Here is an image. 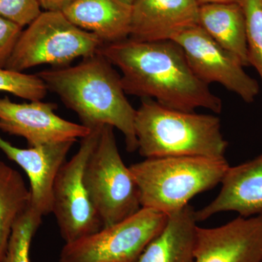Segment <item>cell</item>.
I'll return each mask as SVG.
<instances>
[{
	"label": "cell",
	"instance_id": "obj_11",
	"mask_svg": "<svg viewBox=\"0 0 262 262\" xmlns=\"http://www.w3.org/2000/svg\"><path fill=\"white\" fill-rule=\"evenodd\" d=\"M194 262H262V214L198 227Z\"/></svg>",
	"mask_w": 262,
	"mask_h": 262
},
{
	"label": "cell",
	"instance_id": "obj_22",
	"mask_svg": "<svg viewBox=\"0 0 262 262\" xmlns=\"http://www.w3.org/2000/svg\"><path fill=\"white\" fill-rule=\"evenodd\" d=\"M38 0H0V17L23 28L42 13Z\"/></svg>",
	"mask_w": 262,
	"mask_h": 262
},
{
	"label": "cell",
	"instance_id": "obj_7",
	"mask_svg": "<svg viewBox=\"0 0 262 262\" xmlns=\"http://www.w3.org/2000/svg\"><path fill=\"white\" fill-rule=\"evenodd\" d=\"M167 220L165 213L141 208L118 223L65 244L58 262H138Z\"/></svg>",
	"mask_w": 262,
	"mask_h": 262
},
{
	"label": "cell",
	"instance_id": "obj_2",
	"mask_svg": "<svg viewBox=\"0 0 262 262\" xmlns=\"http://www.w3.org/2000/svg\"><path fill=\"white\" fill-rule=\"evenodd\" d=\"M37 75L78 115L84 126L116 127L125 136L127 151L138 150L136 110L125 96L121 77L99 51L75 67L45 70Z\"/></svg>",
	"mask_w": 262,
	"mask_h": 262
},
{
	"label": "cell",
	"instance_id": "obj_17",
	"mask_svg": "<svg viewBox=\"0 0 262 262\" xmlns=\"http://www.w3.org/2000/svg\"><path fill=\"white\" fill-rule=\"evenodd\" d=\"M199 25L222 47L237 56L244 67L250 65L246 16L242 5L236 3L201 5Z\"/></svg>",
	"mask_w": 262,
	"mask_h": 262
},
{
	"label": "cell",
	"instance_id": "obj_9",
	"mask_svg": "<svg viewBox=\"0 0 262 262\" xmlns=\"http://www.w3.org/2000/svg\"><path fill=\"white\" fill-rule=\"evenodd\" d=\"M194 73L208 84L219 83L252 103L259 94L257 81L248 75L237 56L219 45L201 26L187 29L173 39Z\"/></svg>",
	"mask_w": 262,
	"mask_h": 262
},
{
	"label": "cell",
	"instance_id": "obj_20",
	"mask_svg": "<svg viewBox=\"0 0 262 262\" xmlns=\"http://www.w3.org/2000/svg\"><path fill=\"white\" fill-rule=\"evenodd\" d=\"M48 91L47 86L37 75L0 68V91L34 101H41Z\"/></svg>",
	"mask_w": 262,
	"mask_h": 262
},
{
	"label": "cell",
	"instance_id": "obj_1",
	"mask_svg": "<svg viewBox=\"0 0 262 262\" xmlns=\"http://www.w3.org/2000/svg\"><path fill=\"white\" fill-rule=\"evenodd\" d=\"M100 53L122 72L125 94L151 98L165 107L194 113L222 111V101L194 73L184 51L171 40L142 42L127 38L104 44Z\"/></svg>",
	"mask_w": 262,
	"mask_h": 262
},
{
	"label": "cell",
	"instance_id": "obj_5",
	"mask_svg": "<svg viewBox=\"0 0 262 262\" xmlns=\"http://www.w3.org/2000/svg\"><path fill=\"white\" fill-rule=\"evenodd\" d=\"M103 45L61 12L44 11L22 31L5 68L22 72L42 64L67 67L79 57L96 54Z\"/></svg>",
	"mask_w": 262,
	"mask_h": 262
},
{
	"label": "cell",
	"instance_id": "obj_14",
	"mask_svg": "<svg viewBox=\"0 0 262 262\" xmlns=\"http://www.w3.org/2000/svg\"><path fill=\"white\" fill-rule=\"evenodd\" d=\"M221 184L220 192L214 200L195 211L198 222L223 212H236L246 218L262 214V155L229 166Z\"/></svg>",
	"mask_w": 262,
	"mask_h": 262
},
{
	"label": "cell",
	"instance_id": "obj_3",
	"mask_svg": "<svg viewBox=\"0 0 262 262\" xmlns=\"http://www.w3.org/2000/svg\"><path fill=\"white\" fill-rule=\"evenodd\" d=\"M139 154L145 158L202 157L225 159L228 143L215 115L179 111L143 98L136 111Z\"/></svg>",
	"mask_w": 262,
	"mask_h": 262
},
{
	"label": "cell",
	"instance_id": "obj_27",
	"mask_svg": "<svg viewBox=\"0 0 262 262\" xmlns=\"http://www.w3.org/2000/svg\"><path fill=\"white\" fill-rule=\"evenodd\" d=\"M259 1H260V3H261V7H262V0H259Z\"/></svg>",
	"mask_w": 262,
	"mask_h": 262
},
{
	"label": "cell",
	"instance_id": "obj_4",
	"mask_svg": "<svg viewBox=\"0 0 262 262\" xmlns=\"http://www.w3.org/2000/svg\"><path fill=\"white\" fill-rule=\"evenodd\" d=\"M229 167L226 158L182 156L146 158L129 168L139 187L141 208L168 215L221 184Z\"/></svg>",
	"mask_w": 262,
	"mask_h": 262
},
{
	"label": "cell",
	"instance_id": "obj_6",
	"mask_svg": "<svg viewBox=\"0 0 262 262\" xmlns=\"http://www.w3.org/2000/svg\"><path fill=\"white\" fill-rule=\"evenodd\" d=\"M83 179L103 227L118 223L141 208L137 183L122 159L113 127L101 128L85 164Z\"/></svg>",
	"mask_w": 262,
	"mask_h": 262
},
{
	"label": "cell",
	"instance_id": "obj_13",
	"mask_svg": "<svg viewBox=\"0 0 262 262\" xmlns=\"http://www.w3.org/2000/svg\"><path fill=\"white\" fill-rule=\"evenodd\" d=\"M74 144L66 141L20 149L0 136V150L27 173L30 182L31 208L41 216L51 213L53 182Z\"/></svg>",
	"mask_w": 262,
	"mask_h": 262
},
{
	"label": "cell",
	"instance_id": "obj_23",
	"mask_svg": "<svg viewBox=\"0 0 262 262\" xmlns=\"http://www.w3.org/2000/svg\"><path fill=\"white\" fill-rule=\"evenodd\" d=\"M22 27L0 17V68H5L22 32Z\"/></svg>",
	"mask_w": 262,
	"mask_h": 262
},
{
	"label": "cell",
	"instance_id": "obj_12",
	"mask_svg": "<svg viewBox=\"0 0 262 262\" xmlns=\"http://www.w3.org/2000/svg\"><path fill=\"white\" fill-rule=\"evenodd\" d=\"M200 6L196 0H136L129 38L142 42L173 41L199 25Z\"/></svg>",
	"mask_w": 262,
	"mask_h": 262
},
{
	"label": "cell",
	"instance_id": "obj_8",
	"mask_svg": "<svg viewBox=\"0 0 262 262\" xmlns=\"http://www.w3.org/2000/svg\"><path fill=\"white\" fill-rule=\"evenodd\" d=\"M102 127L91 129L89 135L82 138L78 151L62 165L53 182L51 213L65 244L103 227L83 179L85 164L97 144Z\"/></svg>",
	"mask_w": 262,
	"mask_h": 262
},
{
	"label": "cell",
	"instance_id": "obj_19",
	"mask_svg": "<svg viewBox=\"0 0 262 262\" xmlns=\"http://www.w3.org/2000/svg\"><path fill=\"white\" fill-rule=\"evenodd\" d=\"M42 220V216L30 206L17 221L12 230L4 262H30L31 244Z\"/></svg>",
	"mask_w": 262,
	"mask_h": 262
},
{
	"label": "cell",
	"instance_id": "obj_21",
	"mask_svg": "<svg viewBox=\"0 0 262 262\" xmlns=\"http://www.w3.org/2000/svg\"><path fill=\"white\" fill-rule=\"evenodd\" d=\"M247 29L248 61L257 71L262 81V7L259 0L243 3Z\"/></svg>",
	"mask_w": 262,
	"mask_h": 262
},
{
	"label": "cell",
	"instance_id": "obj_26",
	"mask_svg": "<svg viewBox=\"0 0 262 262\" xmlns=\"http://www.w3.org/2000/svg\"><path fill=\"white\" fill-rule=\"evenodd\" d=\"M120 1L122 2V3H125V4L132 5L134 4V2H135L136 0H120Z\"/></svg>",
	"mask_w": 262,
	"mask_h": 262
},
{
	"label": "cell",
	"instance_id": "obj_15",
	"mask_svg": "<svg viewBox=\"0 0 262 262\" xmlns=\"http://www.w3.org/2000/svg\"><path fill=\"white\" fill-rule=\"evenodd\" d=\"M62 13L72 24L97 36L103 44L130 36L132 5L120 0H75Z\"/></svg>",
	"mask_w": 262,
	"mask_h": 262
},
{
	"label": "cell",
	"instance_id": "obj_24",
	"mask_svg": "<svg viewBox=\"0 0 262 262\" xmlns=\"http://www.w3.org/2000/svg\"><path fill=\"white\" fill-rule=\"evenodd\" d=\"M45 11L63 12L75 0H38Z\"/></svg>",
	"mask_w": 262,
	"mask_h": 262
},
{
	"label": "cell",
	"instance_id": "obj_16",
	"mask_svg": "<svg viewBox=\"0 0 262 262\" xmlns=\"http://www.w3.org/2000/svg\"><path fill=\"white\" fill-rule=\"evenodd\" d=\"M198 220L190 205L168 215L166 225L138 262H194Z\"/></svg>",
	"mask_w": 262,
	"mask_h": 262
},
{
	"label": "cell",
	"instance_id": "obj_10",
	"mask_svg": "<svg viewBox=\"0 0 262 262\" xmlns=\"http://www.w3.org/2000/svg\"><path fill=\"white\" fill-rule=\"evenodd\" d=\"M56 103L41 101L17 103L0 98V130L20 136L29 147L74 141L89 135L91 129L66 120L55 113Z\"/></svg>",
	"mask_w": 262,
	"mask_h": 262
},
{
	"label": "cell",
	"instance_id": "obj_25",
	"mask_svg": "<svg viewBox=\"0 0 262 262\" xmlns=\"http://www.w3.org/2000/svg\"><path fill=\"white\" fill-rule=\"evenodd\" d=\"M200 5L213 4V3H236L242 5L244 0H196Z\"/></svg>",
	"mask_w": 262,
	"mask_h": 262
},
{
	"label": "cell",
	"instance_id": "obj_18",
	"mask_svg": "<svg viewBox=\"0 0 262 262\" xmlns=\"http://www.w3.org/2000/svg\"><path fill=\"white\" fill-rule=\"evenodd\" d=\"M31 199L21 174L0 161V262H4L13 226L30 208Z\"/></svg>",
	"mask_w": 262,
	"mask_h": 262
}]
</instances>
